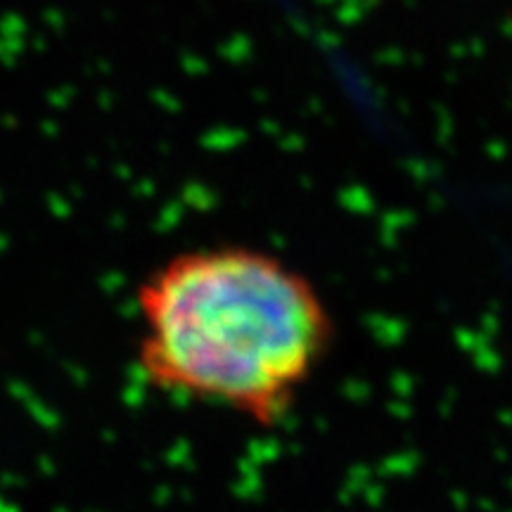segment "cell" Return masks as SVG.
Instances as JSON below:
<instances>
[{"label":"cell","instance_id":"6da1fadb","mask_svg":"<svg viewBox=\"0 0 512 512\" xmlns=\"http://www.w3.org/2000/svg\"><path fill=\"white\" fill-rule=\"evenodd\" d=\"M138 368L152 387L261 427L285 420L335 344L309 280L252 247L188 249L140 283Z\"/></svg>","mask_w":512,"mask_h":512}]
</instances>
